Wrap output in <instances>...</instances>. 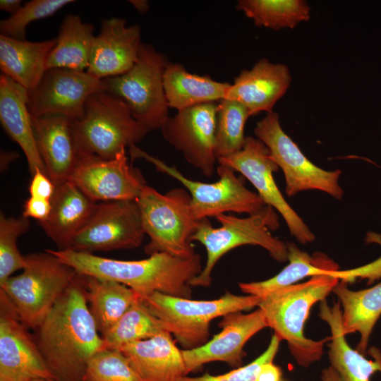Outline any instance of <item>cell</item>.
Returning <instances> with one entry per match:
<instances>
[{
    "instance_id": "10",
    "label": "cell",
    "mask_w": 381,
    "mask_h": 381,
    "mask_svg": "<svg viewBox=\"0 0 381 381\" xmlns=\"http://www.w3.org/2000/svg\"><path fill=\"white\" fill-rule=\"evenodd\" d=\"M131 160L143 159L156 169L179 181L189 193L191 209L196 219L216 217L226 212L246 213L262 212L266 205L258 194L248 190L230 167L219 164L217 167L219 180L204 183L186 177L176 167L142 150L136 145L129 147Z\"/></svg>"
},
{
    "instance_id": "42",
    "label": "cell",
    "mask_w": 381,
    "mask_h": 381,
    "mask_svg": "<svg viewBox=\"0 0 381 381\" xmlns=\"http://www.w3.org/2000/svg\"><path fill=\"white\" fill-rule=\"evenodd\" d=\"M18 157V154L13 151L1 150L0 168L1 171L6 169L11 163L16 161Z\"/></svg>"
},
{
    "instance_id": "4",
    "label": "cell",
    "mask_w": 381,
    "mask_h": 381,
    "mask_svg": "<svg viewBox=\"0 0 381 381\" xmlns=\"http://www.w3.org/2000/svg\"><path fill=\"white\" fill-rule=\"evenodd\" d=\"M221 226L214 228L208 218L200 219L191 241L202 243L207 252V260L200 273L189 283L192 286L207 287L212 283V272L218 260L237 247L252 245L265 249L279 262L287 259L286 243L274 236L270 230L279 226L277 215L267 206L262 212L240 218L222 214L215 217Z\"/></svg>"
},
{
    "instance_id": "39",
    "label": "cell",
    "mask_w": 381,
    "mask_h": 381,
    "mask_svg": "<svg viewBox=\"0 0 381 381\" xmlns=\"http://www.w3.org/2000/svg\"><path fill=\"white\" fill-rule=\"evenodd\" d=\"M31 176L28 188L30 195L51 200L55 192L56 185L49 176L39 169Z\"/></svg>"
},
{
    "instance_id": "6",
    "label": "cell",
    "mask_w": 381,
    "mask_h": 381,
    "mask_svg": "<svg viewBox=\"0 0 381 381\" xmlns=\"http://www.w3.org/2000/svg\"><path fill=\"white\" fill-rule=\"evenodd\" d=\"M183 349H193L209 341L212 320L258 307L260 298L226 292L213 300H193L154 292L141 298Z\"/></svg>"
},
{
    "instance_id": "11",
    "label": "cell",
    "mask_w": 381,
    "mask_h": 381,
    "mask_svg": "<svg viewBox=\"0 0 381 381\" xmlns=\"http://www.w3.org/2000/svg\"><path fill=\"white\" fill-rule=\"evenodd\" d=\"M254 134L267 147L270 158L282 169L288 196L303 190H318L341 200L344 191L339 183L341 171H327L310 161L283 131L277 112L267 113L259 121Z\"/></svg>"
},
{
    "instance_id": "3",
    "label": "cell",
    "mask_w": 381,
    "mask_h": 381,
    "mask_svg": "<svg viewBox=\"0 0 381 381\" xmlns=\"http://www.w3.org/2000/svg\"><path fill=\"white\" fill-rule=\"evenodd\" d=\"M339 279L321 275L309 280L277 289L261 298L260 308L268 327L281 340H285L296 363L308 367L318 361L326 341H315L304 334V327L314 304L320 302L332 291Z\"/></svg>"
},
{
    "instance_id": "35",
    "label": "cell",
    "mask_w": 381,
    "mask_h": 381,
    "mask_svg": "<svg viewBox=\"0 0 381 381\" xmlns=\"http://www.w3.org/2000/svg\"><path fill=\"white\" fill-rule=\"evenodd\" d=\"M28 218L0 214V284L26 265L25 256L18 248V238L30 229Z\"/></svg>"
},
{
    "instance_id": "47",
    "label": "cell",
    "mask_w": 381,
    "mask_h": 381,
    "mask_svg": "<svg viewBox=\"0 0 381 381\" xmlns=\"http://www.w3.org/2000/svg\"><path fill=\"white\" fill-rule=\"evenodd\" d=\"M280 381H282V380H280Z\"/></svg>"
},
{
    "instance_id": "44",
    "label": "cell",
    "mask_w": 381,
    "mask_h": 381,
    "mask_svg": "<svg viewBox=\"0 0 381 381\" xmlns=\"http://www.w3.org/2000/svg\"><path fill=\"white\" fill-rule=\"evenodd\" d=\"M320 378L322 381H343L332 366L325 368L322 370Z\"/></svg>"
},
{
    "instance_id": "1",
    "label": "cell",
    "mask_w": 381,
    "mask_h": 381,
    "mask_svg": "<svg viewBox=\"0 0 381 381\" xmlns=\"http://www.w3.org/2000/svg\"><path fill=\"white\" fill-rule=\"evenodd\" d=\"M35 338L56 381H81L90 360L104 349L77 274L54 304Z\"/></svg>"
},
{
    "instance_id": "9",
    "label": "cell",
    "mask_w": 381,
    "mask_h": 381,
    "mask_svg": "<svg viewBox=\"0 0 381 381\" xmlns=\"http://www.w3.org/2000/svg\"><path fill=\"white\" fill-rule=\"evenodd\" d=\"M169 62L162 53L143 42L138 60L128 71L102 79L104 90L121 99L148 133L161 129L169 117L163 80Z\"/></svg>"
},
{
    "instance_id": "27",
    "label": "cell",
    "mask_w": 381,
    "mask_h": 381,
    "mask_svg": "<svg viewBox=\"0 0 381 381\" xmlns=\"http://www.w3.org/2000/svg\"><path fill=\"white\" fill-rule=\"evenodd\" d=\"M56 39L41 42L16 40L0 35V68L30 92L39 84L47 71V61Z\"/></svg>"
},
{
    "instance_id": "12",
    "label": "cell",
    "mask_w": 381,
    "mask_h": 381,
    "mask_svg": "<svg viewBox=\"0 0 381 381\" xmlns=\"http://www.w3.org/2000/svg\"><path fill=\"white\" fill-rule=\"evenodd\" d=\"M145 233L137 200L97 204L68 250L92 253L140 246Z\"/></svg>"
},
{
    "instance_id": "29",
    "label": "cell",
    "mask_w": 381,
    "mask_h": 381,
    "mask_svg": "<svg viewBox=\"0 0 381 381\" xmlns=\"http://www.w3.org/2000/svg\"><path fill=\"white\" fill-rule=\"evenodd\" d=\"M341 304V322L345 335L358 332L357 351L366 353L370 337L381 315V282L365 289L352 291L339 282L333 289Z\"/></svg>"
},
{
    "instance_id": "38",
    "label": "cell",
    "mask_w": 381,
    "mask_h": 381,
    "mask_svg": "<svg viewBox=\"0 0 381 381\" xmlns=\"http://www.w3.org/2000/svg\"><path fill=\"white\" fill-rule=\"evenodd\" d=\"M281 339L275 334L271 338L267 348L258 358L246 365L238 367L225 374L212 375L205 373L198 377H182L179 381H256L262 366L273 361L276 356Z\"/></svg>"
},
{
    "instance_id": "26",
    "label": "cell",
    "mask_w": 381,
    "mask_h": 381,
    "mask_svg": "<svg viewBox=\"0 0 381 381\" xmlns=\"http://www.w3.org/2000/svg\"><path fill=\"white\" fill-rule=\"evenodd\" d=\"M319 317L328 324L331 331L328 344L330 366L343 381H370L374 373H381V352L378 349H371L370 353L373 358L368 359L347 343L342 327L339 302L330 306L325 299L320 301Z\"/></svg>"
},
{
    "instance_id": "23",
    "label": "cell",
    "mask_w": 381,
    "mask_h": 381,
    "mask_svg": "<svg viewBox=\"0 0 381 381\" xmlns=\"http://www.w3.org/2000/svg\"><path fill=\"white\" fill-rule=\"evenodd\" d=\"M118 350L126 356L142 381H179L187 375L181 350L167 332Z\"/></svg>"
},
{
    "instance_id": "43",
    "label": "cell",
    "mask_w": 381,
    "mask_h": 381,
    "mask_svg": "<svg viewBox=\"0 0 381 381\" xmlns=\"http://www.w3.org/2000/svg\"><path fill=\"white\" fill-rule=\"evenodd\" d=\"M22 6V1L20 0L0 1V9L11 13V15L16 13Z\"/></svg>"
},
{
    "instance_id": "16",
    "label": "cell",
    "mask_w": 381,
    "mask_h": 381,
    "mask_svg": "<svg viewBox=\"0 0 381 381\" xmlns=\"http://www.w3.org/2000/svg\"><path fill=\"white\" fill-rule=\"evenodd\" d=\"M28 329L0 291V381L56 380Z\"/></svg>"
},
{
    "instance_id": "33",
    "label": "cell",
    "mask_w": 381,
    "mask_h": 381,
    "mask_svg": "<svg viewBox=\"0 0 381 381\" xmlns=\"http://www.w3.org/2000/svg\"><path fill=\"white\" fill-rule=\"evenodd\" d=\"M164 332L167 331L162 322L140 298L101 336L104 349L118 350L124 345L147 339Z\"/></svg>"
},
{
    "instance_id": "45",
    "label": "cell",
    "mask_w": 381,
    "mask_h": 381,
    "mask_svg": "<svg viewBox=\"0 0 381 381\" xmlns=\"http://www.w3.org/2000/svg\"><path fill=\"white\" fill-rule=\"evenodd\" d=\"M140 13H145L150 9V4L147 0H130L128 1Z\"/></svg>"
},
{
    "instance_id": "7",
    "label": "cell",
    "mask_w": 381,
    "mask_h": 381,
    "mask_svg": "<svg viewBox=\"0 0 381 381\" xmlns=\"http://www.w3.org/2000/svg\"><path fill=\"white\" fill-rule=\"evenodd\" d=\"M71 124L79 152L104 159L114 158L148 133L121 99L104 90L88 97L83 116Z\"/></svg>"
},
{
    "instance_id": "46",
    "label": "cell",
    "mask_w": 381,
    "mask_h": 381,
    "mask_svg": "<svg viewBox=\"0 0 381 381\" xmlns=\"http://www.w3.org/2000/svg\"><path fill=\"white\" fill-rule=\"evenodd\" d=\"M30 381H56L55 380H47V379H38V380H33Z\"/></svg>"
},
{
    "instance_id": "8",
    "label": "cell",
    "mask_w": 381,
    "mask_h": 381,
    "mask_svg": "<svg viewBox=\"0 0 381 381\" xmlns=\"http://www.w3.org/2000/svg\"><path fill=\"white\" fill-rule=\"evenodd\" d=\"M190 201L184 188L161 194L151 186L144 187L137 202L144 231L150 238L145 247L147 255L164 253L186 258L195 253L190 238L199 220L193 215Z\"/></svg>"
},
{
    "instance_id": "30",
    "label": "cell",
    "mask_w": 381,
    "mask_h": 381,
    "mask_svg": "<svg viewBox=\"0 0 381 381\" xmlns=\"http://www.w3.org/2000/svg\"><path fill=\"white\" fill-rule=\"evenodd\" d=\"M94 30V25L83 22L79 16L66 15L60 25L56 44L48 56L47 70L87 71L95 37Z\"/></svg>"
},
{
    "instance_id": "32",
    "label": "cell",
    "mask_w": 381,
    "mask_h": 381,
    "mask_svg": "<svg viewBox=\"0 0 381 381\" xmlns=\"http://www.w3.org/2000/svg\"><path fill=\"white\" fill-rule=\"evenodd\" d=\"M236 8L256 26L274 30L294 28L310 17V6L303 0H240Z\"/></svg>"
},
{
    "instance_id": "25",
    "label": "cell",
    "mask_w": 381,
    "mask_h": 381,
    "mask_svg": "<svg viewBox=\"0 0 381 381\" xmlns=\"http://www.w3.org/2000/svg\"><path fill=\"white\" fill-rule=\"evenodd\" d=\"M97 204L73 183L66 181L56 185L51 199L50 214L40 224L58 250H68L74 237L92 215Z\"/></svg>"
},
{
    "instance_id": "37",
    "label": "cell",
    "mask_w": 381,
    "mask_h": 381,
    "mask_svg": "<svg viewBox=\"0 0 381 381\" xmlns=\"http://www.w3.org/2000/svg\"><path fill=\"white\" fill-rule=\"evenodd\" d=\"M72 0H32L22 6L14 14L0 21L1 35L26 40V28L33 21L53 16Z\"/></svg>"
},
{
    "instance_id": "28",
    "label": "cell",
    "mask_w": 381,
    "mask_h": 381,
    "mask_svg": "<svg viewBox=\"0 0 381 381\" xmlns=\"http://www.w3.org/2000/svg\"><path fill=\"white\" fill-rule=\"evenodd\" d=\"M164 88L169 107L178 111L226 98L231 83L209 75L189 73L177 63L169 62L164 73Z\"/></svg>"
},
{
    "instance_id": "2",
    "label": "cell",
    "mask_w": 381,
    "mask_h": 381,
    "mask_svg": "<svg viewBox=\"0 0 381 381\" xmlns=\"http://www.w3.org/2000/svg\"><path fill=\"white\" fill-rule=\"evenodd\" d=\"M77 274L116 282L127 286L141 298L154 292L191 298L190 282L202 270L200 255L180 258L164 253L139 260L107 258L73 250H46Z\"/></svg>"
},
{
    "instance_id": "36",
    "label": "cell",
    "mask_w": 381,
    "mask_h": 381,
    "mask_svg": "<svg viewBox=\"0 0 381 381\" xmlns=\"http://www.w3.org/2000/svg\"><path fill=\"white\" fill-rule=\"evenodd\" d=\"M81 381H142L126 356L104 349L88 362Z\"/></svg>"
},
{
    "instance_id": "34",
    "label": "cell",
    "mask_w": 381,
    "mask_h": 381,
    "mask_svg": "<svg viewBox=\"0 0 381 381\" xmlns=\"http://www.w3.org/2000/svg\"><path fill=\"white\" fill-rule=\"evenodd\" d=\"M250 113L241 103L229 99L217 108L214 155L217 159L240 151L244 145V126Z\"/></svg>"
},
{
    "instance_id": "21",
    "label": "cell",
    "mask_w": 381,
    "mask_h": 381,
    "mask_svg": "<svg viewBox=\"0 0 381 381\" xmlns=\"http://www.w3.org/2000/svg\"><path fill=\"white\" fill-rule=\"evenodd\" d=\"M291 79L286 65L262 58L251 69L243 70L234 78L225 99L241 103L250 116L261 111L270 113L286 92Z\"/></svg>"
},
{
    "instance_id": "18",
    "label": "cell",
    "mask_w": 381,
    "mask_h": 381,
    "mask_svg": "<svg viewBox=\"0 0 381 381\" xmlns=\"http://www.w3.org/2000/svg\"><path fill=\"white\" fill-rule=\"evenodd\" d=\"M381 246V240L378 241ZM289 263L277 274L260 282H241V291L260 298L280 288L291 285L307 277L327 275L341 282H351L358 279H367L369 284L381 279V256L361 267L339 270V265L323 253L310 256L294 243L287 242Z\"/></svg>"
},
{
    "instance_id": "24",
    "label": "cell",
    "mask_w": 381,
    "mask_h": 381,
    "mask_svg": "<svg viewBox=\"0 0 381 381\" xmlns=\"http://www.w3.org/2000/svg\"><path fill=\"white\" fill-rule=\"evenodd\" d=\"M28 92L26 89L6 75L1 74V123L10 138L23 150L31 176L38 169L47 174L37 147L32 116L28 107Z\"/></svg>"
},
{
    "instance_id": "15",
    "label": "cell",
    "mask_w": 381,
    "mask_h": 381,
    "mask_svg": "<svg viewBox=\"0 0 381 381\" xmlns=\"http://www.w3.org/2000/svg\"><path fill=\"white\" fill-rule=\"evenodd\" d=\"M103 90L102 80L87 71L51 68L28 92V107L31 116L61 115L73 121L83 116L88 97Z\"/></svg>"
},
{
    "instance_id": "13",
    "label": "cell",
    "mask_w": 381,
    "mask_h": 381,
    "mask_svg": "<svg viewBox=\"0 0 381 381\" xmlns=\"http://www.w3.org/2000/svg\"><path fill=\"white\" fill-rule=\"evenodd\" d=\"M217 162L246 177L255 188L264 203L279 212L290 234L298 242L306 244L315 240V234L287 202L277 187L273 173L279 169V167L270 158V150L262 141L247 136L240 151L220 158Z\"/></svg>"
},
{
    "instance_id": "14",
    "label": "cell",
    "mask_w": 381,
    "mask_h": 381,
    "mask_svg": "<svg viewBox=\"0 0 381 381\" xmlns=\"http://www.w3.org/2000/svg\"><path fill=\"white\" fill-rule=\"evenodd\" d=\"M68 181L95 202L137 200L147 185L140 170L129 165L126 150L112 159L80 153Z\"/></svg>"
},
{
    "instance_id": "5",
    "label": "cell",
    "mask_w": 381,
    "mask_h": 381,
    "mask_svg": "<svg viewBox=\"0 0 381 381\" xmlns=\"http://www.w3.org/2000/svg\"><path fill=\"white\" fill-rule=\"evenodd\" d=\"M22 273L0 284L21 322L36 329L73 282L77 272L47 250L25 255Z\"/></svg>"
},
{
    "instance_id": "19",
    "label": "cell",
    "mask_w": 381,
    "mask_h": 381,
    "mask_svg": "<svg viewBox=\"0 0 381 381\" xmlns=\"http://www.w3.org/2000/svg\"><path fill=\"white\" fill-rule=\"evenodd\" d=\"M219 326L222 330L205 344L193 349H181L186 375L214 361L241 367L245 344L268 324L262 310L258 308L249 313H229L222 317Z\"/></svg>"
},
{
    "instance_id": "17",
    "label": "cell",
    "mask_w": 381,
    "mask_h": 381,
    "mask_svg": "<svg viewBox=\"0 0 381 381\" xmlns=\"http://www.w3.org/2000/svg\"><path fill=\"white\" fill-rule=\"evenodd\" d=\"M216 102L179 111L161 128L165 140L180 152L186 162L205 176H211L217 162L214 155Z\"/></svg>"
},
{
    "instance_id": "31",
    "label": "cell",
    "mask_w": 381,
    "mask_h": 381,
    "mask_svg": "<svg viewBox=\"0 0 381 381\" xmlns=\"http://www.w3.org/2000/svg\"><path fill=\"white\" fill-rule=\"evenodd\" d=\"M83 279L89 308L101 335L141 298L134 290L116 282L86 276Z\"/></svg>"
},
{
    "instance_id": "41",
    "label": "cell",
    "mask_w": 381,
    "mask_h": 381,
    "mask_svg": "<svg viewBox=\"0 0 381 381\" xmlns=\"http://www.w3.org/2000/svg\"><path fill=\"white\" fill-rule=\"evenodd\" d=\"M282 370L273 361L265 363L257 377L256 381H280Z\"/></svg>"
},
{
    "instance_id": "40",
    "label": "cell",
    "mask_w": 381,
    "mask_h": 381,
    "mask_svg": "<svg viewBox=\"0 0 381 381\" xmlns=\"http://www.w3.org/2000/svg\"><path fill=\"white\" fill-rule=\"evenodd\" d=\"M52 209L51 200L30 196L23 206V216L36 219L39 223L44 222Z\"/></svg>"
},
{
    "instance_id": "20",
    "label": "cell",
    "mask_w": 381,
    "mask_h": 381,
    "mask_svg": "<svg viewBox=\"0 0 381 381\" xmlns=\"http://www.w3.org/2000/svg\"><path fill=\"white\" fill-rule=\"evenodd\" d=\"M142 43L138 25L126 26L121 18L102 20L87 71L102 80L126 73L137 61Z\"/></svg>"
},
{
    "instance_id": "22",
    "label": "cell",
    "mask_w": 381,
    "mask_h": 381,
    "mask_svg": "<svg viewBox=\"0 0 381 381\" xmlns=\"http://www.w3.org/2000/svg\"><path fill=\"white\" fill-rule=\"evenodd\" d=\"M71 121L61 115L32 116L39 153L55 185L68 181L78 162L80 152Z\"/></svg>"
}]
</instances>
